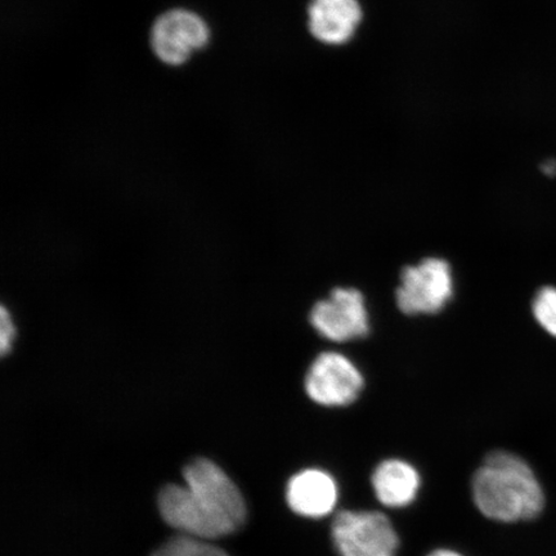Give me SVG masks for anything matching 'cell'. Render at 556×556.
Segmentation results:
<instances>
[{
  "instance_id": "obj_1",
  "label": "cell",
  "mask_w": 556,
  "mask_h": 556,
  "mask_svg": "<svg viewBox=\"0 0 556 556\" xmlns=\"http://www.w3.org/2000/svg\"><path fill=\"white\" fill-rule=\"evenodd\" d=\"M184 478L185 485H166L159 495L160 514L174 530L213 540L245 523V500L217 464L198 458L187 465Z\"/></svg>"
},
{
  "instance_id": "obj_2",
  "label": "cell",
  "mask_w": 556,
  "mask_h": 556,
  "mask_svg": "<svg viewBox=\"0 0 556 556\" xmlns=\"http://www.w3.org/2000/svg\"><path fill=\"white\" fill-rule=\"evenodd\" d=\"M470 493L479 514L495 523L534 520L546 506L544 486L531 465L505 450L485 455L471 477Z\"/></svg>"
},
{
  "instance_id": "obj_3",
  "label": "cell",
  "mask_w": 556,
  "mask_h": 556,
  "mask_svg": "<svg viewBox=\"0 0 556 556\" xmlns=\"http://www.w3.org/2000/svg\"><path fill=\"white\" fill-rule=\"evenodd\" d=\"M330 539L339 556H399L393 521L379 510L344 509L332 517Z\"/></svg>"
},
{
  "instance_id": "obj_4",
  "label": "cell",
  "mask_w": 556,
  "mask_h": 556,
  "mask_svg": "<svg viewBox=\"0 0 556 556\" xmlns=\"http://www.w3.org/2000/svg\"><path fill=\"white\" fill-rule=\"evenodd\" d=\"M454 296V277L448 262L427 258L403 268L395 291L399 308L407 316L435 315Z\"/></svg>"
},
{
  "instance_id": "obj_5",
  "label": "cell",
  "mask_w": 556,
  "mask_h": 556,
  "mask_svg": "<svg viewBox=\"0 0 556 556\" xmlns=\"http://www.w3.org/2000/svg\"><path fill=\"white\" fill-rule=\"evenodd\" d=\"M365 387L363 374L343 354L325 352L313 361L304 379L309 400L326 408L351 406Z\"/></svg>"
},
{
  "instance_id": "obj_6",
  "label": "cell",
  "mask_w": 556,
  "mask_h": 556,
  "mask_svg": "<svg viewBox=\"0 0 556 556\" xmlns=\"http://www.w3.org/2000/svg\"><path fill=\"white\" fill-rule=\"evenodd\" d=\"M311 325L319 336L336 343L368 336L370 325L365 298L357 289L337 288L311 311Z\"/></svg>"
},
{
  "instance_id": "obj_7",
  "label": "cell",
  "mask_w": 556,
  "mask_h": 556,
  "mask_svg": "<svg viewBox=\"0 0 556 556\" xmlns=\"http://www.w3.org/2000/svg\"><path fill=\"white\" fill-rule=\"evenodd\" d=\"M340 484L331 471L321 467L299 470L289 479L285 497L295 516L323 520L339 511Z\"/></svg>"
},
{
  "instance_id": "obj_8",
  "label": "cell",
  "mask_w": 556,
  "mask_h": 556,
  "mask_svg": "<svg viewBox=\"0 0 556 556\" xmlns=\"http://www.w3.org/2000/svg\"><path fill=\"white\" fill-rule=\"evenodd\" d=\"M208 29L197 13L174 10L159 17L151 33V45L157 58L169 65H180L203 48Z\"/></svg>"
},
{
  "instance_id": "obj_9",
  "label": "cell",
  "mask_w": 556,
  "mask_h": 556,
  "mask_svg": "<svg viewBox=\"0 0 556 556\" xmlns=\"http://www.w3.org/2000/svg\"><path fill=\"white\" fill-rule=\"evenodd\" d=\"M370 484L379 505L389 510H403L419 498L422 476L406 458L388 457L374 468Z\"/></svg>"
},
{
  "instance_id": "obj_10",
  "label": "cell",
  "mask_w": 556,
  "mask_h": 556,
  "mask_svg": "<svg viewBox=\"0 0 556 556\" xmlns=\"http://www.w3.org/2000/svg\"><path fill=\"white\" fill-rule=\"evenodd\" d=\"M363 18L357 0H312L309 29L325 45L340 46L350 41Z\"/></svg>"
},
{
  "instance_id": "obj_11",
  "label": "cell",
  "mask_w": 556,
  "mask_h": 556,
  "mask_svg": "<svg viewBox=\"0 0 556 556\" xmlns=\"http://www.w3.org/2000/svg\"><path fill=\"white\" fill-rule=\"evenodd\" d=\"M152 556H229L222 548L207 544L206 540L186 536H179L166 542L157 548Z\"/></svg>"
},
{
  "instance_id": "obj_12",
  "label": "cell",
  "mask_w": 556,
  "mask_h": 556,
  "mask_svg": "<svg viewBox=\"0 0 556 556\" xmlns=\"http://www.w3.org/2000/svg\"><path fill=\"white\" fill-rule=\"evenodd\" d=\"M532 309L541 328L556 338V289H541L534 298Z\"/></svg>"
},
{
  "instance_id": "obj_13",
  "label": "cell",
  "mask_w": 556,
  "mask_h": 556,
  "mask_svg": "<svg viewBox=\"0 0 556 556\" xmlns=\"http://www.w3.org/2000/svg\"><path fill=\"white\" fill-rule=\"evenodd\" d=\"M0 350H2V354H7L11 350L13 339H15L16 329L13 326L12 318L9 315V312L3 307L2 315H0Z\"/></svg>"
},
{
  "instance_id": "obj_14",
  "label": "cell",
  "mask_w": 556,
  "mask_h": 556,
  "mask_svg": "<svg viewBox=\"0 0 556 556\" xmlns=\"http://www.w3.org/2000/svg\"><path fill=\"white\" fill-rule=\"evenodd\" d=\"M426 556H467L462 552L452 547H437L434 551L429 552Z\"/></svg>"
},
{
  "instance_id": "obj_15",
  "label": "cell",
  "mask_w": 556,
  "mask_h": 556,
  "mask_svg": "<svg viewBox=\"0 0 556 556\" xmlns=\"http://www.w3.org/2000/svg\"><path fill=\"white\" fill-rule=\"evenodd\" d=\"M542 168H544V172L545 174H547V176H555L556 162H554V160H551V162H546L544 166H542Z\"/></svg>"
}]
</instances>
